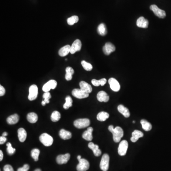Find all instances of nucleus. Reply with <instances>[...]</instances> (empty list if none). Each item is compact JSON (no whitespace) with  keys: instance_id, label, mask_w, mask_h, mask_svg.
<instances>
[{"instance_id":"obj_12","label":"nucleus","mask_w":171,"mask_h":171,"mask_svg":"<svg viewBox=\"0 0 171 171\" xmlns=\"http://www.w3.org/2000/svg\"><path fill=\"white\" fill-rule=\"evenodd\" d=\"M81 47H82V43H81V41L79 39L75 40L71 46L70 53L73 54L76 53L77 52L80 51Z\"/></svg>"},{"instance_id":"obj_25","label":"nucleus","mask_w":171,"mask_h":171,"mask_svg":"<svg viewBox=\"0 0 171 171\" xmlns=\"http://www.w3.org/2000/svg\"><path fill=\"white\" fill-rule=\"evenodd\" d=\"M19 120V117L17 114H14L10 116L7 119V122L10 124H15Z\"/></svg>"},{"instance_id":"obj_14","label":"nucleus","mask_w":171,"mask_h":171,"mask_svg":"<svg viewBox=\"0 0 171 171\" xmlns=\"http://www.w3.org/2000/svg\"><path fill=\"white\" fill-rule=\"evenodd\" d=\"M70 155L69 154H66L65 155H58L56 158V161L59 165L66 164L70 159Z\"/></svg>"},{"instance_id":"obj_47","label":"nucleus","mask_w":171,"mask_h":171,"mask_svg":"<svg viewBox=\"0 0 171 171\" xmlns=\"http://www.w3.org/2000/svg\"><path fill=\"white\" fill-rule=\"evenodd\" d=\"M77 158H78V160L81 159V156L80 155H78V157H77Z\"/></svg>"},{"instance_id":"obj_4","label":"nucleus","mask_w":171,"mask_h":171,"mask_svg":"<svg viewBox=\"0 0 171 171\" xmlns=\"http://www.w3.org/2000/svg\"><path fill=\"white\" fill-rule=\"evenodd\" d=\"M109 156L107 154H104L100 163V168L103 171H107L109 168Z\"/></svg>"},{"instance_id":"obj_38","label":"nucleus","mask_w":171,"mask_h":171,"mask_svg":"<svg viewBox=\"0 0 171 171\" xmlns=\"http://www.w3.org/2000/svg\"><path fill=\"white\" fill-rule=\"evenodd\" d=\"M30 169V166L28 165L25 164L22 167L19 168L17 171H28Z\"/></svg>"},{"instance_id":"obj_41","label":"nucleus","mask_w":171,"mask_h":171,"mask_svg":"<svg viewBox=\"0 0 171 171\" xmlns=\"http://www.w3.org/2000/svg\"><path fill=\"white\" fill-rule=\"evenodd\" d=\"M5 93V89L4 87L1 85L0 86V96H3Z\"/></svg>"},{"instance_id":"obj_29","label":"nucleus","mask_w":171,"mask_h":171,"mask_svg":"<svg viewBox=\"0 0 171 171\" xmlns=\"http://www.w3.org/2000/svg\"><path fill=\"white\" fill-rule=\"evenodd\" d=\"M109 117V114L108 113L102 111L97 114V119L99 121H105L108 119Z\"/></svg>"},{"instance_id":"obj_46","label":"nucleus","mask_w":171,"mask_h":171,"mask_svg":"<svg viewBox=\"0 0 171 171\" xmlns=\"http://www.w3.org/2000/svg\"><path fill=\"white\" fill-rule=\"evenodd\" d=\"M41 104H42V106H45L46 103L45 102L44 100H43V101H42V102H41Z\"/></svg>"},{"instance_id":"obj_19","label":"nucleus","mask_w":171,"mask_h":171,"mask_svg":"<svg viewBox=\"0 0 171 171\" xmlns=\"http://www.w3.org/2000/svg\"><path fill=\"white\" fill-rule=\"evenodd\" d=\"M88 147L92 150L95 156H99L101 155V151L99 149V145L94 144L92 142H90L88 145Z\"/></svg>"},{"instance_id":"obj_39","label":"nucleus","mask_w":171,"mask_h":171,"mask_svg":"<svg viewBox=\"0 0 171 171\" xmlns=\"http://www.w3.org/2000/svg\"><path fill=\"white\" fill-rule=\"evenodd\" d=\"M4 171H14L12 166L9 165H6L4 167Z\"/></svg>"},{"instance_id":"obj_20","label":"nucleus","mask_w":171,"mask_h":171,"mask_svg":"<svg viewBox=\"0 0 171 171\" xmlns=\"http://www.w3.org/2000/svg\"><path fill=\"white\" fill-rule=\"evenodd\" d=\"M132 137L131 138V141L132 142H136L138 140L139 138H141L144 136V134H143L140 131L137 130H135L134 131V132L132 133Z\"/></svg>"},{"instance_id":"obj_35","label":"nucleus","mask_w":171,"mask_h":171,"mask_svg":"<svg viewBox=\"0 0 171 171\" xmlns=\"http://www.w3.org/2000/svg\"><path fill=\"white\" fill-rule=\"evenodd\" d=\"M81 65L85 70L87 71H91L93 69V66L90 63H88L85 60L81 62Z\"/></svg>"},{"instance_id":"obj_33","label":"nucleus","mask_w":171,"mask_h":171,"mask_svg":"<svg viewBox=\"0 0 171 171\" xmlns=\"http://www.w3.org/2000/svg\"><path fill=\"white\" fill-rule=\"evenodd\" d=\"M61 115L60 113L57 111H55L52 113L51 116V120L54 122H57L60 119Z\"/></svg>"},{"instance_id":"obj_1","label":"nucleus","mask_w":171,"mask_h":171,"mask_svg":"<svg viewBox=\"0 0 171 171\" xmlns=\"http://www.w3.org/2000/svg\"><path fill=\"white\" fill-rule=\"evenodd\" d=\"M39 140L46 147H49L53 143V138L47 133H43L39 137Z\"/></svg>"},{"instance_id":"obj_45","label":"nucleus","mask_w":171,"mask_h":171,"mask_svg":"<svg viewBox=\"0 0 171 171\" xmlns=\"http://www.w3.org/2000/svg\"><path fill=\"white\" fill-rule=\"evenodd\" d=\"M8 135V133L7 132H4V133L3 134V136L4 137H6V136H7Z\"/></svg>"},{"instance_id":"obj_36","label":"nucleus","mask_w":171,"mask_h":171,"mask_svg":"<svg viewBox=\"0 0 171 171\" xmlns=\"http://www.w3.org/2000/svg\"><path fill=\"white\" fill-rule=\"evenodd\" d=\"M6 145H7V152L8 154H9V155H14L15 153L16 149L12 147V146H11V144L10 143H7Z\"/></svg>"},{"instance_id":"obj_40","label":"nucleus","mask_w":171,"mask_h":171,"mask_svg":"<svg viewBox=\"0 0 171 171\" xmlns=\"http://www.w3.org/2000/svg\"><path fill=\"white\" fill-rule=\"evenodd\" d=\"M91 82H92V84L94 86L96 87H99L100 85V84L99 80H97V79H93L91 81Z\"/></svg>"},{"instance_id":"obj_11","label":"nucleus","mask_w":171,"mask_h":171,"mask_svg":"<svg viewBox=\"0 0 171 171\" xmlns=\"http://www.w3.org/2000/svg\"><path fill=\"white\" fill-rule=\"evenodd\" d=\"M108 83L109 84L110 89L114 92H118L120 89V85L116 79L110 78L108 80Z\"/></svg>"},{"instance_id":"obj_15","label":"nucleus","mask_w":171,"mask_h":171,"mask_svg":"<svg viewBox=\"0 0 171 171\" xmlns=\"http://www.w3.org/2000/svg\"><path fill=\"white\" fill-rule=\"evenodd\" d=\"M97 99L99 102H107L109 100V97L104 91H100L97 94Z\"/></svg>"},{"instance_id":"obj_23","label":"nucleus","mask_w":171,"mask_h":171,"mask_svg":"<svg viewBox=\"0 0 171 171\" xmlns=\"http://www.w3.org/2000/svg\"><path fill=\"white\" fill-rule=\"evenodd\" d=\"M18 138L21 142H24L27 137V132L24 128H20L18 130Z\"/></svg>"},{"instance_id":"obj_16","label":"nucleus","mask_w":171,"mask_h":171,"mask_svg":"<svg viewBox=\"0 0 171 171\" xmlns=\"http://www.w3.org/2000/svg\"><path fill=\"white\" fill-rule=\"evenodd\" d=\"M149 24L148 20L145 19L144 17H140L137 19V27L142 28H147Z\"/></svg>"},{"instance_id":"obj_42","label":"nucleus","mask_w":171,"mask_h":171,"mask_svg":"<svg viewBox=\"0 0 171 171\" xmlns=\"http://www.w3.org/2000/svg\"><path fill=\"white\" fill-rule=\"evenodd\" d=\"M7 139L5 137L2 136L0 137V144L3 145L6 142Z\"/></svg>"},{"instance_id":"obj_27","label":"nucleus","mask_w":171,"mask_h":171,"mask_svg":"<svg viewBox=\"0 0 171 171\" xmlns=\"http://www.w3.org/2000/svg\"><path fill=\"white\" fill-rule=\"evenodd\" d=\"M97 31L99 34L101 36H105L107 33V30L106 25L104 24H101L97 27Z\"/></svg>"},{"instance_id":"obj_37","label":"nucleus","mask_w":171,"mask_h":171,"mask_svg":"<svg viewBox=\"0 0 171 171\" xmlns=\"http://www.w3.org/2000/svg\"><path fill=\"white\" fill-rule=\"evenodd\" d=\"M44 101L46 103L48 104L49 103V99H51L52 96H51V94L49 92H45V93L43 95Z\"/></svg>"},{"instance_id":"obj_44","label":"nucleus","mask_w":171,"mask_h":171,"mask_svg":"<svg viewBox=\"0 0 171 171\" xmlns=\"http://www.w3.org/2000/svg\"><path fill=\"white\" fill-rule=\"evenodd\" d=\"M3 157H4V155H3V152L1 150L0 151V161H1L3 159Z\"/></svg>"},{"instance_id":"obj_31","label":"nucleus","mask_w":171,"mask_h":171,"mask_svg":"<svg viewBox=\"0 0 171 171\" xmlns=\"http://www.w3.org/2000/svg\"><path fill=\"white\" fill-rule=\"evenodd\" d=\"M65 100L66 102L63 105V108L65 109H68L72 106V99L70 96H68L66 97Z\"/></svg>"},{"instance_id":"obj_49","label":"nucleus","mask_w":171,"mask_h":171,"mask_svg":"<svg viewBox=\"0 0 171 171\" xmlns=\"http://www.w3.org/2000/svg\"><path fill=\"white\" fill-rule=\"evenodd\" d=\"M133 123L134 124V123H135V121H133Z\"/></svg>"},{"instance_id":"obj_43","label":"nucleus","mask_w":171,"mask_h":171,"mask_svg":"<svg viewBox=\"0 0 171 171\" xmlns=\"http://www.w3.org/2000/svg\"><path fill=\"white\" fill-rule=\"evenodd\" d=\"M99 80V82L100 84V85H101V86H103L104 85H105L106 84V82H107V79L105 78H104V79H100Z\"/></svg>"},{"instance_id":"obj_6","label":"nucleus","mask_w":171,"mask_h":171,"mask_svg":"<svg viewBox=\"0 0 171 171\" xmlns=\"http://www.w3.org/2000/svg\"><path fill=\"white\" fill-rule=\"evenodd\" d=\"M72 94L74 97L77 99H82L87 98L89 96V94L87 93L81 89H74L72 91Z\"/></svg>"},{"instance_id":"obj_21","label":"nucleus","mask_w":171,"mask_h":171,"mask_svg":"<svg viewBox=\"0 0 171 171\" xmlns=\"http://www.w3.org/2000/svg\"><path fill=\"white\" fill-rule=\"evenodd\" d=\"M71 50V46L69 45H67L62 48L59 51V54L60 57H64L70 53Z\"/></svg>"},{"instance_id":"obj_48","label":"nucleus","mask_w":171,"mask_h":171,"mask_svg":"<svg viewBox=\"0 0 171 171\" xmlns=\"http://www.w3.org/2000/svg\"><path fill=\"white\" fill-rule=\"evenodd\" d=\"M34 171H41V169H37L36 170H35Z\"/></svg>"},{"instance_id":"obj_13","label":"nucleus","mask_w":171,"mask_h":171,"mask_svg":"<svg viewBox=\"0 0 171 171\" xmlns=\"http://www.w3.org/2000/svg\"><path fill=\"white\" fill-rule=\"evenodd\" d=\"M115 50H116V48L114 47V46L110 42L106 43L103 48L104 53L107 55H109Z\"/></svg>"},{"instance_id":"obj_9","label":"nucleus","mask_w":171,"mask_h":171,"mask_svg":"<svg viewBox=\"0 0 171 171\" xmlns=\"http://www.w3.org/2000/svg\"><path fill=\"white\" fill-rule=\"evenodd\" d=\"M38 93V89L36 85H32L29 88V94L28 96L29 100L32 101L37 98Z\"/></svg>"},{"instance_id":"obj_26","label":"nucleus","mask_w":171,"mask_h":171,"mask_svg":"<svg viewBox=\"0 0 171 171\" xmlns=\"http://www.w3.org/2000/svg\"><path fill=\"white\" fill-rule=\"evenodd\" d=\"M65 79L69 81L72 79V75L74 74V70L72 67H68L66 69Z\"/></svg>"},{"instance_id":"obj_24","label":"nucleus","mask_w":171,"mask_h":171,"mask_svg":"<svg viewBox=\"0 0 171 171\" xmlns=\"http://www.w3.org/2000/svg\"><path fill=\"white\" fill-rule=\"evenodd\" d=\"M59 136L62 139L68 140L72 138V135L71 132L65 130V129H61L59 133Z\"/></svg>"},{"instance_id":"obj_3","label":"nucleus","mask_w":171,"mask_h":171,"mask_svg":"<svg viewBox=\"0 0 171 171\" xmlns=\"http://www.w3.org/2000/svg\"><path fill=\"white\" fill-rule=\"evenodd\" d=\"M90 124V120L87 118L78 119L74 122V126L79 129L85 128L89 126Z\"/></svg>"},{"instance_id":"obj_34","label":"nucleus","mask_w":171,"mask_h":171,"mask_svg":"<svg viewBox=\"0 0 171 171\" xmlns=\"http://www.w3.org/2000/svg\"><path fill=\"white\" fill-rule=\"evenodd\" d=\"M79 19L78 16H72L70 17L67 20V22H68V24L69 25H73L76 23H77L79 21Z\"/></svg>"},{"instance_id":"obj_5","label":"nucleus","mask_w":171,"mask_h":171,"mask_svg":"<svg viewBox=\"0 0 171 171\" xmlns=\"http://www.w3.org/2000/svg\"><path fill=\"white\" fill-rule=\"evenodd\" d=\"M79 164L77 166V170L78 171H87L89 168V163L88 161L85 159L79 160Z\"/></svg>"},{"instance_id":"obj_22","label":"nucleus","mask_w":171,"mask_h":171,"mask_svg":"<svg viewBox=\"0 0 171 171\" xmlns=\"http://www.w3.org/2000/svg\"><path fill=\"white\" fill-rule=\"evenodd\" d=\"M117 109L118 111L126 118H128L130 116V113L128 108L125 107L123 105H119L117 107Z\"/></svg>"},{"instance_id":"obj_18","label":"nucleus","mask_w":171,"mask_h":171,"mask_svg":"<svg viewBox=\"0 0 171 171\" xmlns=\"http://www.w3.org/2000/svg\"><path fill=\"white\" fill-rule=\"evenodd\" d=\"M80 89L85 91L87 93H90L92 91V88L91 85L86 82L85 81H82L79 83Z\"/></svg>"},{"instance_id":"obj_8","label":"nucleus","mask_w":171,"mask_h":171,"mask_svg":"<svg viewBox=\"0 0 171 171\" xmlns=\"http://www.w3.org/2000/svg\"><path fill=\"white\" fill-rule=\"evenodd\" d=\"M128 147V144L127 141V140L122 141L118 147V154L121 156H124L126 155Z\"/></svg>"},{"instance_id":"obj_28","label":"nucleus","mask_w":171,"mask_h":171,"mask_svg":"<svg viewBox=\"0 0 171 171\" xmlns=\"http://www.w3.org/2000/svg\"><path fill=\"white\" fill-rule=\"evenodd\" d=\"M27 120L31 123H35L38 119V117L36 113L31 112L27 114Z\"/></svg>"},{"instance_id":"obj_17","label":"nucleus","mask_w":171,"mask_h":171,"mask_svg":"<svg viewBox=\"0 0 171 171\" xmlns=\"http://www.w3.org/2000/svg\"><path fill=\"white\" fill-rule=\"evenodd\" d=\"M93 128L92 127H89L87 128V130L83 133L82 135V137L86 140L90 141L93 139L92 132Z\"/></svg>"},{"instance_id":"obj_32","label":"nucleus","mask_w":171,"mask_h":171,"mask_svg":"<svg viewBox=\"0 0 171 171\" xmlns=\"http://www.w3.org/2000/svg\"><path fill=\"white\" fill-rule=\"evenodd\" d=\"M40 154V151L39 149L35 148L31 151V156L33 158L35 161H38L39 160V156Z\"/></svg>"},{"instance_id":"obj_2","label":"nucleus","mask_w":171,"mask_h":171,"mask_svg":"<svg viewBox=\"0 0 171 171\" xmlns=\"http://www.w3.org/2000/svg\"><path fill=\"white\" fill-rule=\"evenodd\" d=\"M111 133L113 136V140L114 142L118 143L120 141L121 139L124 135L123 129L119 127H117L114 128Z\"/></svg>"},{"instance_id":"obj_30","label":"nucleus","mask_w":171,"mask_h":171,"mask_svg":"<svg viewBox=\"0 0 171 171\" xmlns=\"http://www.w3.org/2000/svg\"><path fill=\"white\" fill-rule=\"evenodd\" d=\"M141 124L142 128L144 130L146 131H149L151 130L152 128V124L148 122L146 120L142 119L141 120Z\"/></svg>"},{"instance_id":"obj_10","label":"nucleus","mask_w":171,"mask_h":171,"mask_svg":"<svg viewBox=\"0 0 171 171\" xmlns=\"http://www.w3.org/2000/svg\"><path fill=\"white\" fill-rule=\"evenodd\" d=\"M57 81L55 80H50L48 82L46 83L42 87V90L44 91L45 92H49V90L52 89H55L57 87Z\"/></svg>"},{"instance_id":"obj_7","label":"nucleus","mask_w":171,"mask_h":171,"mask_svg":"<svg viewBox=\"0 0 171 171\" xmlns=\"http://www.w3.org/2000/svg\"><path fill=\"white\" fill-rule=\"evenodd\" d=\"M150 8L153 11L155 14L160 18H164L166 16V13L164 10H161L156 5H152Z\"/></svg>"}]
</instances>
